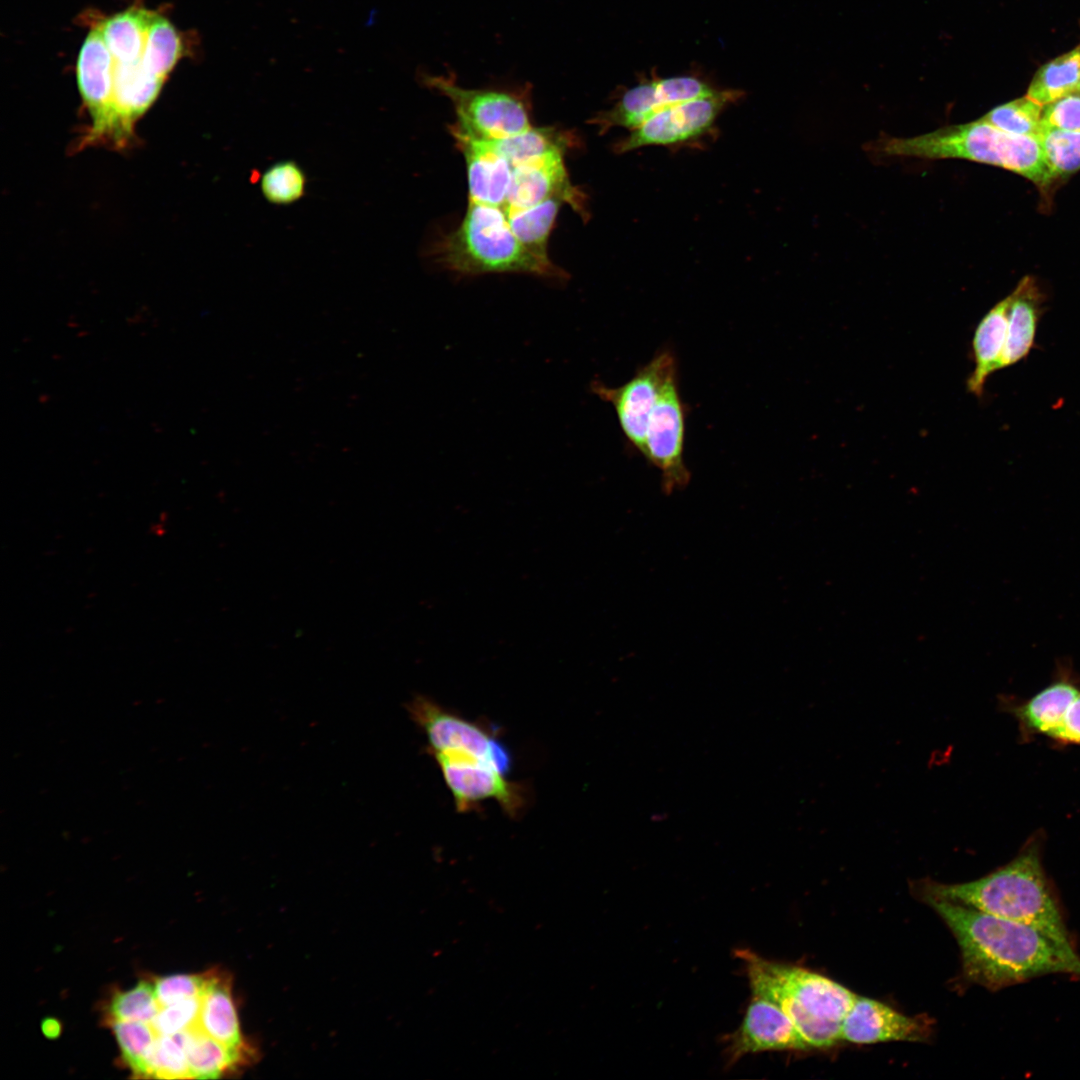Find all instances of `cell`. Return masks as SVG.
Returning <instances> with one entry per match:
<instances>
[{"mask_svg":"<svg viewBox=\"0 0 1080 1080\" xmlns=\"http://www.w3.org/2000/svg\"><path fill=\"white\" fill-rule=\"evenodd\" d=\"M1005 347L998 370L1011 366L1030 352L1041 312V294L1034 280L1025 277L1009 295Z\"/></svg>","mask_w":1080,"mask_h":1080,"instance_id":"19","label":"cell"},{"mask_svg":"<svg viewBox=\"0 0 1080 1080\" xmlns=\"http://www.w3.org/2000/svg\"><path fill=\"white\" fill-rule=\"evenodd\" d=\"M423 84L447 97L456 113V123L475 136L500 140L532 127L525 96L496 89L464 88L450 77L422 73Z\"/></svg>","mask_w":1080,"mask_h":1080,"instance_id":"6","label":"cell"},{"mask_svg":"<svg viewBox=\"0 0 1080 1080\" xmlns=\"http://www.w3.org/2000/svg\"><path fill=\"white\" fill-rule=\"evenodd\" d=\"M925 1017H910L888 1005L856 996L841 1025V1040L856 1044L923 1041L931 1032Z\"/></svg>","mask_w":1080,"mask_h":1080,"instance_id":"15","label":"cell"},{"mask_svg":"<svg viewBox=\"0 0 1080 1080\" xmlns=\"http://www.w3.org/2000/svg\"><path fill=\"white\" fill-rule=\"evenodd\" d=\"M1009 296L991 308L979 322L972 340L975 361L973 372L967 381L970 393L981 396L984 385L998 365L1005 347Z\"/></svg>","mask_w":1080,"mask_h":1080,"instance_id":"20","label":"cell"},{"mask_svg":"<svg viewBox=\"0 0 1080 1080\" xmlns=\"http://www.w3.org/2000/svg\"><path fill=\"white\" fill-rule=\"evenodd\" d=\"M121 1054L137 1077L150 1078L158 1034L152 1024L141 1021H110Z\"/></svg>","mask_w":1080,"mask_h":1080,"instance_id":"25","label":"cell"},{"mask_svg":"<svg viewBox=\"0 0 1080 1080\" xmlns=\"http://www.w3.org/2000/svg\"><path fill=\"white\" fill-rule=\"evenodd\" d=\"M570 138L555 128L531 127L520 134L491 141L513 168L554 149L567 148L571 144Z\"/></svg>","mask_w":1080,"mask_h":1080,"instance_id":"26","label":"cell"},{"mask_svg":"<svg viewBox=\"0 0 1080 1080\" xmlns=\"http://www.w3.org/2000/svg\"><path fill=\"white\" fill-rule=\"evenodd\" d=\"M1038 138L1052 178L1080 169V131L1041 127Z\"/></svg>","mask_w":1080,"mask_h":1080,"instance_id":"29","label":"cell"},{"mask_svg":"<svg viewBox=\"0 0 1080 1080\" xmlns=\"http://www.w3.org/2000/svg\"><path fill=\"white\" fill-rule=\"evenodd\" d=\"M1041 127L1080 131V92L1070 93L1043 106Z\"/></svg>","mask_w":1080,"mask_h":1080,"instance_id":"35","label":"cell"},{"mask_svg":"<svg viewBox=\"0 0 1080 1080\" xmlns=\"http://www.w3.org/2000/svg\"><path fill=\"white\" fill-rule=\"evenodd\" d=\"M307 177L294 160H282L269 166L261 176L264 198L274 205H289L300 200L306 191Z\"/></svg>","mask_w":1080,"mask_h":1080,"instance_id":"28","label":"cell"},{"mask_svg":"<svg viewBox=\"0 0 1080 1080\" xmlns=\"http://www.w3.org/2000/svg\"><path fill=\"white\" fill-rule=\"evenodd\" d=\"M201 997H193L160 1006L152 1022L158 1035H173L197 1026Z\"/></svg>","mask_w":1080,"mask_h":1080,"instance_id":"33","label":"cell"},{"mask_svg":"<svg viewBox=\"0 0 1080 1080\" xmlns=\"http://www.w3.org/2000/svg\"><path fill=\"white\" fill-rule=\"evenodd\" d=\"M433 256L449 271L467 276L524 273L567 278L548 257L519 241L503 208L470 200L462 222L435 244Z\"/></svg>","mask_w":1080,"mask_h":1080,"instance_id":"5","label":"cell"},{"mask_svg":"<svg viewBox=\"0 0 1080 1080\" xmlns=\"http://www.w3.org/2000/svg\"><path fill=\"white\" fill-rule=\"evenodd\" d=\"M207 974L196 1027L228 1048L249 1055L239 1027L230 977L217 971Z\"/></svg>","mask_w":1080,"mask_h":1080,"instance_id":"18","label":"cell"},{"mask_svg":"<svg viewBox=\"0 0 1080 1080\" xmlns=\"http://www.w3.org/2000/svg\"><path fill=\"white\" fill-rule=\"evenodd\" d=\"M809 1048L785 1012L766 997L752 994L739 1028L728 1040L729 1064L749 1053Z\"/></svg>","mask_w":1080,"mask_h":1080,"instance_id":"13","label":"cell"},{"mask_svg":"<svg viewBox=\"0 0 1080 1080\" xmlns=\"http://www.w3.org/2000/svg\"><path fill=\"white\" fill-rule=\"evenodd\" d=\"M1043 839L1033 835L1007 864L974 881L921 882L928 900H945L1038 929L1058 944L1074 948L1042 864Z\"/></svg>","mask_w":1080,"mask_h":1080,"instance_id":"2","label":"cell"},{"mask_svg":"<svg viewBox=\"0 0 1080 1080\" xmlns=\"http://www.w3.org/2000/svg\"><path fill=\"white\" fill-rule=\"evenodd\" d=\"M208 974L188 975L176 974L158 978L155 983V993L160 1006H166L175 1002L201 997Z\"/></svg>","mask_w":1080,"mask_h":1080,"instance_id":"34","label":"cell"},{"mask_svg":"<svg viewBox=\"0 0 1080 1080\" xmlns=\"http://www.w3.org/2000/svg\"><path fill=\"white\" fill-rule=\"evenodd\" d=\"M954 934L967 980L996 990L1047 974L1080 977V955L1038 929L945 900L927 901Z\"/></svg>","mask_w":1080,"mask_h":1080,"instance_id":"1","label":"cell"},{"mask_svg":"<svg viewBox=\"0 0 1080 1080\" xmlns=\"http://www.w3.org/2000/svg\"><path fill=\"white\" fill-rule=\"evenodd\" d=\"M717 90L692 76H673L642 82L627 91L608 110L589 122L601 134L613 127L632 130L674 104L714 94Z\"/></svg>","mask_w":1080,"mask_h":1080,"instance_id":"12","label":"cell"},{"mask_svg":"<svg viewBox=\"0 0 1080 1080\" xmlns=\"http://www.w3.org/2000/svg\"><path fill=\"white\" fill-rule=\"evenodd\" d=\"M1057 746H1080V688L1064 705L1050 739Z\"/></svg>","mask_w":1080,"mask_h":1080,"instance_id":"36","label":"cell"},{"mask_svg":"<svg viewBox=\"0 0 1080 1080\" xmlns=\"http://www.w3.org/2000/svg\"><path fill=\"white\" fill-rule=\"evenodd\" d=\"M677 370L674 353L663 349L618 387L600 381L591 383V391L613 407L626 440L641 455L650 414L664 383Z\"/></svg>","mask_w":1080,"mask_h":1080,"instance_id":"11","label":"cell"},{"mask_svg":"<svg viewBox=\"0 0 1080 1080\" xmlns=\"http://www.w3.org/2000/svg\"><path fill=\"white\" fill-rule=\"evenodd\" d=\"M868 146L886 156L951 158L995 165L1040 185L1053 179L1037 136L1010 134L983 118L914 137L882 136Z\"/></svg>","mask_w":1080,"mask_h":1080,"instance_id":"4","label":"cell"},{"mask_svg":"<svg viewBox=\"0 0 1080 1080\" xmlns=\"http://www.w3.org/2000/svg\"><path fill=\"white\" fill-rule=\"evenodd\" d=\"M752 994L776 1003L790 1018L809 1048H825L841 1040V1025L857 995L810 970L769 961L742 949Z\"/></svg>","mask_w":1080,"mask_h":1080,"instance_id":"3","label":"cell"},{"mask_svg":"<svg viewBox=\"0 0 1080 1080\" xmlns=\"http://www.w3.org/2000/svg\"><path fill=\"white\" fill-rule=\"evenodd\" d=\"M182 49L175 27L165 17L154 14L144 50V60L150 69L166 80L181 57Z\"/></svg>","mask_w":1080,"mask_h":1080,"instance_id":"27","label":"cell"},{"mask_svg":"<svg viewBox=\"0 0 1080 1080\" xmlns=\"http://www.w3.org/2000/svg\"><path fill=\"white\" fill-rule=\"evenodd\" d=\"M153 16L154 13L146 9L131 8L98 25L114 60L134 62L143 57Z\"/></svg>","mask_w":1080,"mask_h":1080,"instance_id":"22","label":"cell"},{"mask_svg":"<svg viewBox=\"0 0 1080 1080\" xmlns=\"http://www.w3.org/2000/svg\"><path fill=\"white\" fill-rule=\"evenodd\" d=\"M151 1077L191 1078L186 1051V1030L173 1035H158L152 1058Z\"/></svg>","mask_w":1080,"mask_h":1080,"instance_id":"32","label":"cell"},{"mask_svg":"<svg viewBox=\"0 0 1080 1080\" xmlns=\"http://www.w3.org/2000/svg\"><path fill=\"white\" fill-rule=\"evenodd\" d=\"M566 149H554L513 167L503 208L506 214L530 208L556 195L585 200L584 194L569 181L564 163Z\"/></svg>","mask_w":1080,"mask_h":1080,"instance_id":"16","label":"cell"},{"mask_svg":"<svg viewBox=\"0 0 1080 1080\" xmlns=\"http://www.w3.org/2000/svg\"><path fill=\"white\" fill-rule=\"evenodd\" d=\"M77 81L92 118L88 133L103 123L111 101L113 58L97 26L84 40L77 60Z\"/></svg>","mask_w":1080,"mask_h":1080,"instance_id":"17","label":"cell"},{"mask_svg":"<svg viewBox=\"0 0 1080 1080\" xmlns=\"http://www.w3.org/2000/svg\"><path fill=\"white\" fill-rule=\"evenodd\" d=\"M1080 45L1041 66L1032 78L1026 97L1045 106L1078 91Z\"/></svg>","mask_w":1080,"mask_h":1080,"instance_id":"23","label":"cell"},{"mask_svg":"<svg viewBox=\"0 0 1080 1080\" xmlns=\"http://www.w3.org/2000/svg\"><path fill=\"white\" fill-rule=\"evenodd\" d=\"M159 1009L154 984L143 980L129 990L116 993L108 1010L110 1021H141L152 1024Z\"/></svg>","mask_w":1080,"mask_h":1080,"instance_id":"31","label":"cell"},{"mask_svg":"<svg viewBox=\"0 0 1080 1080\" xmlns=\"http://www.w3.org/2000/svg\"><path fill=\"white\" fill-rule=\"evenodd\" d=\"M741 96L735 90H717L714 94L669 106L615 144V151L625 153L646 146H673L694 142L711 132L720 112Z\"/></svg>","mask_w":1080,"mask_h":1080,"instance_id":"9","label":"cell"},{"mask_svg":"<svg viewBox=\"0 0 1080 1080\" xmlns=\"http://www.w3.org/2000/svg\"><path fill=\"white\" fill-rule=\"evenodd\" d=\"M456 147L466 162L469 200L504 208L512 177V166L491 140L461 127L449 125Z\"/></svg>","mask_w":1080,"mask_h":1080,"instance_id":"14","label":"cell"},{"mask_svg":"<svg viewBox=\"0 0 1080 1080\" xmlns=\"http://www.w3.org/2000/svg\"><path fill=\"white\" fill-rule=\"evenodd\" d=\"M451 792L456 809L467 812L480 802L494 800L510 817L520 816L527 805V788L507 779L494 765L458 751L430 752Z\"/></svg>","mask_w":1080,"mask_h":1080,"instance_id":"8","label":"cell"},{"mask_svg":"<svg viewBox=\"0 0 1080 1080\" xmlns=\"http://www.w3.org/2000/svg\"><path fill=\"white\" fill-rule=\"evenodd\" d=\"M685 417L677 370L664 383L650 414L642 454L660 471L666 495L685 488L691 478L684 462Z\"/></svg>","mask_w":1080,"mask_h":1080,"instance_id":"10","label":"cell"},{"mask_svg":"<svg viewBox=\"0 0 1080 1080\" xmlns=\"http://www.w3.org/2000/svg\"><path fill=\"white\" fill-rule=\"evenodd\" d=\"M584 202L569 195H556L530 208L507 214V217L519 241L533 253L547 258L548 238L560 207L569 203L580 215L587 217Z\"/></svg>","mask_w":1080,"mask_h":1080,"instance_id":"21","label":"cell"},{"mask_svg":"<svg viewBox=\"0 0 1080 1080\" xmlns=\"http://www.w3.org/2000/svg\"><path fill=\"white\" fill-rule=\"evenodd\" d=\"M406 707L411 720L424 732L429 752H464L489 762L505 775L510 772V751L487 727L422 695L415 696Z\"/></svg>","mask_w":1080,"mask_h":1080,"instance_id":"7","label":"cell"},{"mask_svg":"<svg viewBox=\"0 0 1080 1080\" xmlns=\"http://www.w3.org/2000/svg\"><path fill=\"white\" fill-rule=\"evenodd\" d=\"M42 1031L48 1038H56L61 1031V1026L56 1019L46 1018L42 1022Z\"/></svg>","mask_w":1080,"mask_h":1080,"instance_id":"37","label":"cell"},{"mask_svg":"<svg viewBox=\"0 0 1080 1080\" xmlns=\"http://www.w3.org/2000/svg\"><path fill=\"white\" fill-rule=\"evenodd\" d=\"M186 1051L191 1078L213 1079L249 1056L228 1048L197 1027L186 1030Z\"/></svg>","mask_w":1080,"mask_h":1080,"instance_id":"24","label":"cell"},{"mask_svg":"<svg viewBox=\"0 0 1080 1080\" xmlns=\"http://www.w3.org/2000/svg\"><path fill=\"white\" fill-rule=\"evenodd\" d=\"M1078 92H1080V84H1079Z\"/></svg>","mask_w":1080,"mask_h":1080,"instance_id":"38","label":"cell"},{"mask_svg":"<svg viewBox=\"0 0 1080 1080\" xmlns=\"http://www.w3.org/2000/svg\"><path fill=\"white\" fill-rule=\"evenodd\" d=\"M1042 108L1025 96L993 108L982 118L1004 132L1038 137Z\"/></svg>","mask_w":1080,"mask_h":1080,"instance_id":"30","label":"cell"}]
</instances>
